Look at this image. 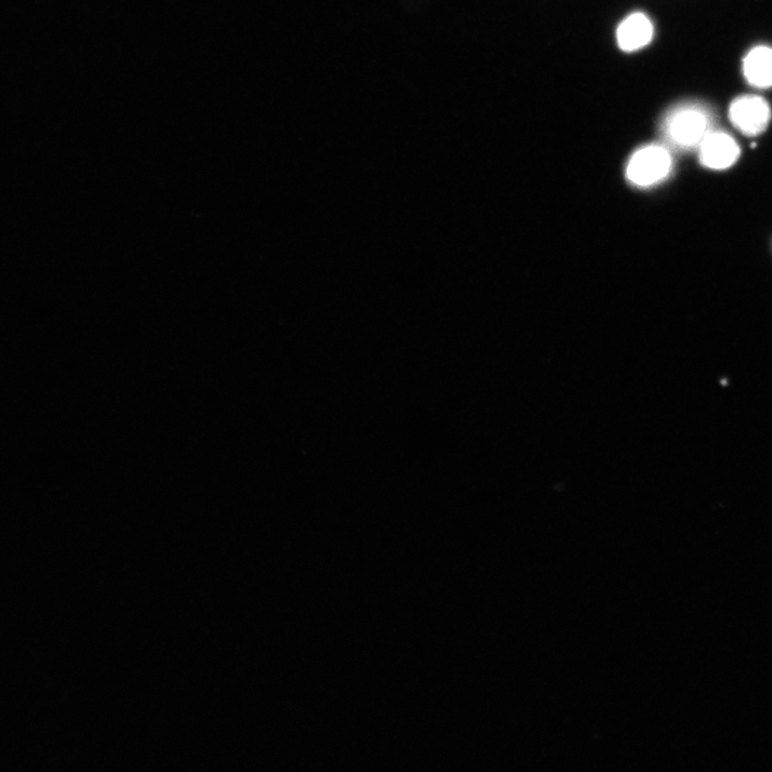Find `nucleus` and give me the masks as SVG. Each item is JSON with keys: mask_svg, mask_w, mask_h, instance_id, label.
Segmentation results:
<instances>
[{"mask_svg": "<svg viewBox=\"0 0 772 772\" xmlns=\"http://www.w3.org/2000/svg\"><path fill=\"white\" fill-rule=\"evenodd\" d=\"M672 169V158L664 147L651 145L633 155L627 174L638 186H650L665 178Z\"/></svg>", "mask_w": 772, "mask_h": 772, "instance_id": "2", "label": "nucleus"}, {"mask_svg": "<svg viewBox=\"0 0 772 772\" xmlns=\"http://www.w3.org/2000/svg\"><path fill=\"white\" fill-rule=\"evenodd\" d=\"M747 81L759 88L772 86V49L757 47L751 50L744 61Z\"/></svg>", "mask_w": 772, "mask_h": 772, "instance_id": "6", "label": "nucleus"}, {"mask_svg": "<svg viewBox=\"0 0 772 772\" xmlns=\"http://www.w3.org/2000/svg\"><path fill=\"white\" fill-rule=\"evenodd\" d=\"M700 160L711 170H726L737 162L740 147L729 133L711 131L699 146Z\"/></svg>", "mask_w": 772, "mask_h": 772, "instance_id": "4", "label": "nucleus"}, {"mask_svg": "<svg viewBox=\"0 0 772 772\" xmlns=\"http://www.w3.org/2000/svg\"><path fill=\"white\" fill-rule=\"evenodd\" d=\"M652 36L653 26L642 13L633 14L623 21L617 32L619 46L627 52L640 50L647 46Z\"/></svg>", "mask_w": 772, "mask_h": 772, "instance_id": "5", "label": "nucleus"}, {"mask_svg": "<svg viewBox=\"0 0 772 772\" xmlns=\"http://www.w3.org/2000/svg\"><path fill=\"white\" fill-rule=\"evenodd\" d=\"M712 126L710 114L700 107H685L675 111L666 122L668 139L676 146L690 150L699 147L709 135Z\"/></svg>", "mask_w": 772, "mask_h": 772, "instance_id": "1", "label": "nucleus"}, {"mask_svg": "<svg viewBox=\"0 0 772 772\" xmlns=\"http://www.w3.org/2000/svg\"><path fill=\"white\" fill-rule=\"evenodd\" d=\"M770 118V108L762 97L742 96L732 102L730 120L745 136L761 135L768 127Z\"/></svg>", "mask_w": 772, "mask_h": 772, "instance_id": "3", "label": "nucleus"}]
</instances>
